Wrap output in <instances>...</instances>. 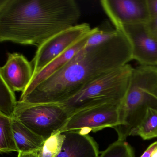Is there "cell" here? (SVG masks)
Here are the masks:
<instances>
[{"label": "cell", "mask_w": 157, "mask_h": 157, "mask_svg": "<svg viewBox=\"0 0 157 157\" xmlns=\"http://www.w3.org/2000/svg\"><path fill=\"white\" fill-rule=\"evenodd\" d=\"M100 3L115 29L125 25L147 23L150 19L147 0H101Z\"/></svg>", "instance_id": "obj_9"}, {"label": "cell", "mask_w": 157, "mask_h": 157, "mask_svg": "<svg viewBox=\"0 0 157 157\" xmlns=\"http://www.w3.org/2000/svg\"><path fill=\"white\" fill-rule=\"evenodd\" d=\"M157 110V67L134 68L120 107V124L115 128L118 139L126 140L139 124L149 108Z\"/></svg>", "instance_id": "obj_3"}, {"label": "cell", "mask_w": 157, "mask_h": 157, "mask_svg": "<svg viewBox=\"0 0 157 157\" xmlns=\"http://www.w3.org/2000/svg\"><path fill=\"white\" fill-rule=\"evenodd\" d=\"M133 69L134 67L128 64L107 72L60 104L71 117L87 108L122 102L126 94Z\"/></svg>", "instance_id": "obj_4"}, {"label": "cell", "mask_w": 157, "mask_h": 157, "mask_svg": "<svg viewBox=\"0 0 157 157\" xmlns=\"http://www.w3.org/2000/svg\"><path fill=\"white\" fill-rule=\"evenodd\" d=\"M118 33L107 42L85 46L59 70L39 84L20 101L30 104H61L102 75L133 60L124 35Z\"/></svg>", "instance_id": "obj_1"}, {"label": "cell", "mask_w": 157, "mask_h": 157, "mask_svg": "<svg viewBox=\"0 0 157 157\" xmlns=\"http://www.w3.org/2000/svg\"><path fill=\"white\" fill-rule=\"evenodd\" d=\"M17 157H38L37 153H22L19 152Z\"/></svg>", "instance_id": "obj_23"}, {"label": "cell", "mask_w": 157, "mask_h": 157, "mask_svg": "<svg viewBox=\"0 0 157 157\" xmlns=\"http://www.w3.org/2000/svg\"><path fill=\"white\" fill-rule=\"evenodd\" d=\"M116 29L113 30H102L99 27L94 28V31L87 40L86 47H93L107 42L118 33Z\"/></svg>", "instance_id": "obj_19"}, {"label": "cell", "mask_w": 157, "mask_h": 157, "mask_svg": "<svg viewBox=\"0 0 157 157\" xmlns=\"http://www.w3.org/2000/svg\"><path fill=\"white\" fill-rule=\"evenodd\" d=\"M157 148V141L151 144L140 157H151L154 151Z\"/></svg>", "instance_id": "obj_22"}, {"label": "cell", "mask_w": 157, "mask_h": 157, "mask_svg": "<svg viewBox=\"0 0 157 157\" xmlns=\"http://www.w3.org/2000/svg\"><path fill=\"white\" fill-rule=\"evenodd\" d=\"M115 29L128 40L133 60L141 66L157 67V39L150 33L146 23L125 25Z\"/></svg>", "instance_id": "obj_8"}, {"label": "cell", "mask_w": 157, "mask_h": 157, "mask_svg": "<svg viewBox=\"0 0 157 157\" xmlns=\"http://www.w3.org/2000/svg\"><path fill=\"white\" fill-rule=\"evenodd\" d=\"M13 118L0 114V152H18L12 128Z\"/></svg>", "instance_id": "obj_15"}, {"label": "cell", "mask_w": 157, "mask_h": 157, "mask_svg": "<svg viewBox=\"0 0 157 157\" xmlns=\"http://www.w3.org/2000/svg\"><path fill=\"white\" fill-rule=\"evenodd\" d=\"M99 157H135L134 150L126 140L118 139L101 152Z\"/></svg>", "instance_id": "obj_18"}, {"label": "cell", "mask_w": 157, "mask_h": 157, "mask_svg": "<svg viewBox=\"0 0 157 157\" xmlns=\"http://www.w3.org/2000/svg\"><path fill=\"white\" fill-rule=\"evenodd\" d=\"M122 102L106 104L79 111L70 117L59 132L80 131L89 134L107 128H114L120 124Z\"/></svg>", "instance_id": "obj_6"}, {"label": "cell", "mask_w": 157, "mask_h": 157, "mask_svg": "<svg viewBox=\"0 0 157 157\" xmlns=\"http://www.w3.org/2000/svg\"><path fill=\"white\" fill-rule=\"evenodd\" d=\"M65 139L64 132H57L49 137L37 152L38 157H56L61 151Z\"/></svg>", "instance_id": "obj_17"}, {"label": "cell", "mask_w": 157, "mask_h": 157, "mask_svg": "<svg viewBox=\"0 0 157 157\" xmlns=\"http://www.w3.org/2000/svg\"><path fill=\"white\" fill-rule=\"evenodd\" d=\"M91 30L89 24L77 25L56 34L44 42L38 47L31 62L33 67V76Z\"/></svg>", "instance_id": "obj_7"}, {"label": "cell", "mask_w": 157, "mask_h": 157, "mask_svg": "<svg viewBox=\"0 0 157 157\" xmlns=\"http://www.w3.org/2000/svg\"><path fill=\"white\" fill-rule=\"evenodd\" d=\"M17 104L14 92L0 78V114L14 118Z\"/></svg>", "instance_id": "obj_16"}, {"label": "cell", "mask_w": 157, "mask_h": 157, "mask_svg": "<svg viewBox=\"0 0 157 157\" xmlns=\"http://www.w3.org/2000/svg\"><path fill=\"white\" fill-rule=\"evenodd\" d=\"M12 128L18 152L37 153L45 140L44 139L15 118L12 119Z\"/></svg>", "instance_id": "obj_13"}, {"label": "cell", "mask_w": 157, "mask_h": 157, "mask_svg": "<svg viewBox=\"0 0 157 157\" xmlns=\"http://www.w3.org/2000/svg\"><path fill=\"white\" fill-rule=\"evenodd\" d=\"M146 25L150 33L157 39V16L151 18Z\"/></svg>", "instance_id": "obj_20"}, {"label": "cell", "mask_w": 157, "mask_h": 157, "mask_svg": "<svg viewBox=\"0 0 157 157\" xmlns=\"http://www.w3.org/2000/svg\"><path fill=\"white\" fill-rule=\"evenodd\" d=\"M93 31L94 28H93L88 34L71 46L63 54L51 61L38 73L34 75L27 89L22 93L20 99H22L28 95L39 84L62 68L69 61H70L77 53L86 46L87 40Z\"/></svg>", "instance_id": "obj_12"}, {"label": "cell", "mask_w": 157, "mask_h": 157, "mask_svg": "<svg viewBox=\"0 0 157 157\" xmlns=\"http://www.w3.org/2000/svg\"><path fill=\"white\" fill-rule=\"evenodd\" d=\"M151 157H157V148L154 151V152L152 153Z\"/></svg>", "instance_id": "obj_24"}, {"label": "cell", "mask_w": 157, "mask_h": 157, "mask_svg": "<svg viewBox=\"0 0 157 157\" xmlns=\"http://www.w3.org/2000/svg\"><path fill=\"white\" fill-rule=\"evenodd\" d=\"M66 139L56 157H99V146L89 134L80 131L64 132Z\"/></svg>", "instance_id": "obj_11"}, {"label": "cell", "mask_w": 157, "mask_h": 157, "mask_svg": "<svg viewBox=\"0 0 157 157\" xmlns=\"http://www.w3.org/2000/svg\"><path fill=\"white\" fill-rule=\"evenodd\" d=\"M33 75L32 63L19 53H9L6 63L0 68V78L14 92H24Z\"/></svg>", "instance_id": "obj_10"}, {"label": "cell", "mask_w": 157, "mask_h": 157, "mask_svg": "<svg viewBox=\"0 0 157 157\" xmlns=\"http://www.w3.org/2000/svg\"><path fill=\"white\" fill-rule=\"evenodd\" d=\"M81 15L74 0H0V42L38 47Z\"/></svg>", "instance_id": "obj_2"}, {"label": "cell", "mask_w": 157, "mask_h": 157, "mask_svg": "<svg viewBox=\"0 0 157 157\" xmlns=\"http://www.w3.org/2000/svg\"><path fill=\"white\" fill-rule=\"evenodd\" d=\"M130 136H138L144 140L157 137V110L150 108Z\"/></svg>", "instance_id": "obj_14"}, {"label": "cell", "mask_w": 157, "mask_h": 157, "mask_svg": "<svg viewBox=\"0 0 157 157\" xmlns=\"http://www.w3.org/2000/svg\"><path fill=\"white\" fill-rule=\"evenodd\" d=\"M71 117L60 104L17 101L14 118L45 140L59 132Z\"/></svg>", "instance_id": "obj_5"}, {"label": "cell", "mask_w": 157, "mask_h": 157, "mask_svg": "<svg viewBox=\"0 0 157 157\" xmlns=\"http://www.w3.org/2000/svg\"><path fill=\"white\" fill-rule=\"evenodd\" d=\"M151 18L157 16V0H147Z\"/></svg>", "instance_id": "obj_21"}]
</instances>
